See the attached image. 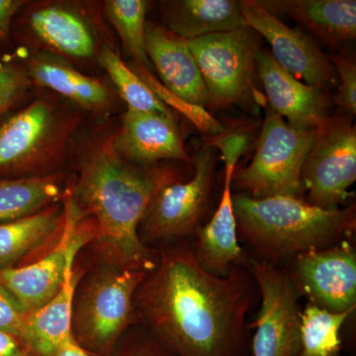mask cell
<instances>
[{"label":"cell","instance_id":"ac0fdd59","mask_svg":"<svg viewBox=\"0 0 356 356\" xmlns=\"http://www.w3.org/2000/svg\"><path fill=\"white\" fill-rule=\"evenodd\" d=\"M225 172L224 188L219 207L203 228L196 229L197 240L192 252L199 266L213 275L224 277L235 264H242L243 252L238 245V229L233 207L232 179Z\"/></svg>","mask_w":356,"mask_h":356},{"label":"cell","instance_id":"603a6c76","mask_svg":"<svg viewBox=\"0 0 356 356\" xmlns=\"http://www.w3.org/2000/svg\"><path fill=\"white\" fill-rule=\"evenodd\" d=\"M64 222V209L51 205L30 216L0 222V269L19 266L33 252L58 240Z\"/></svg>","mask_w":356,"mask_h":356},{"label":"cell","instance_id":"cb8c5ba5","mask_svg":"<svg viewBox=\"0 0 356 356\" xmlns=\"http://www.w3.org/2000/svg\"><path fill=\"white\" fill-rule=\"evenodd\" d=\"M62 173L20 178H0V222L38 213L63 201L67 187Z\"/></svg>","mask_w":356,"mask_h":356},{"label":"cell","instance_id":"d6a6232c","mask_svg":"<svg viewBox=\"0 0 356 356\" xmlns=\"http://www.w3.org/2000/svg\"><path fill=\"white\" fill-rule=\"evenodd\" d=\"M112 356H175L144 329L130 332L117 344Z\"/></svg>","mask_w":356,"mask_h":356},{"label":"cell","instance_id":"9c48e42d","mask_svg":"<svg viewBox=\"0 0 356 356\" xmlns=\"http://www.w3.org/2000/svg\"><path fill=\"white\" fill-rule=\"evenodd\" d=\"M356 180V128L353 116L339 112L330 116L302 170V184L309 204L325 210L339 209L350 196Z\"/></svg>","mask_w":356,"mask_h":356},{"label":"cell","instance_id":"1f68e13d","mask_svg":"<svg viewBox=\"0 0 356 356\" xmlns=\"http://www.w3.org/2000/svg\"><path fill=\"white\" fill-rule=\"evenodd\" d=\"M27 315L18 299L0 281V331L21 339Z\"/></svg>","mask_w":356,"mask_h":356},{"label":"cell","instance_id":"484cf974","mask_svg":"<svg viewBox=\"0 0 356 356\" xmlns=\"http://www.w3.org/2000/svg\"><path fill=\"white\" fill-rule=\"evenodd\" d=\"M147 3L144 0H109L105 2L104 11L118 33L126 53L135 64L149 70L152 65L146 51Z\"/></svg>","mask_w":356,"mask_h":356},{"label":"cell","instance_id":"4fadbf2b","mask_svg":"<svg viewBox=\"0 0 356 356\" xmlns=\"http://www.w3.org/2000/svg\"><path fill=\"white\" fill-rule=\"evenodd\" d=\"M241 8L248 27L266 40L271 56L283 70L316 88L325 89L336 83L331 60L305 33L283 23L259 1L243 0Z\"/></svg>","mask_w":356,"mask_h":356},{"label":"cell","instance_id":"2e32d148","mask_svg":"<svg viewBox=\"0 0 356 356\" xmlns=\"http://www.w3.org/2000/svg\"><path fill=\"white\" fill-rule=\"evenodd\" d=\"M27 27L42 46L58 57L88 60L99 53L93 23L74 6L49 3L36 7L28 14Z\"/></svg>","mask_w":356,"mask_h":356},{"label":"cell","instance_id":"e575fe53","mask_svg":"<svg viewBox=\"0 0 356 356\" xmlns=\"http://www.w3.org/2000/svg\"><path fill=\"white\" fill-rule=\"evenodd\" d=\"M0 356H35L19 337L0 331Z\"/></svg>","mask_w":356,"mask_h":356},{"label":"cell","instance_id":"5bb4252c","mask_svg":"<svg viewBox=\"0 0 356 356\" xmlns=\"http://www.w3.org/2000/svg\"><path fill=\"white\" fill-rule=\"evenodd\" d=\"M257 74L266 89L269 108L288 125L304 131H318L329 119V97L324 89L302 83L283 70L269 51H257Z\"/></svg>","mask_w":356,"mask_h":356},{"label":"cell","instance_id":"4dcf8cb0","mask_svg":"<svg viewBox=\"0 0 356 356\" xmlns=\"http://www.w3.org/2000/svg\"><path fill=\"white\" fill-rule=\"evenodd\" d=\"M332 65L339 79V88L334 96V103L346 113L355 116L356 114V65L350 56H332Z\"/></svg>","mask_w":356,"mask_h":356},{"label":"cell","instance_id":"8fae6325","mask_svg":"<svg viewBox=\"0 0 356 356\" xmlns=\"http://www.w3.org/2000/svg\"><path fill=\"white\" fill-rule=\"evenodd\" d=\"M257 281L261 305L248 329H255L254 356H299L301 351L300 314L301 297L286 270L262 261L248 266Z\"/></svg>","mask_w":356,"mask_h":356},{"label":"cell","instance_id":"4316f807","mask_svg":"<svg viewBox=\"0 0 356 356\" xmlns=\"http://www.w3.org/2000/svg\"><path fill=\"white\" fill-rule=\"evenodd\" d=\"M97 58L108 72L122 99L128 105V109L173 115L172 110L156 97L142 79L121 60L116 51L103 46Z\"/></svg>","mask_w":356,"mask_h":356},{"label":"cell","instance_id":"7a4b0ae2","mask_svg":"<svg viewBox=\"0 0 356 356\" xmlns=\"http://www.w3.org/2000/svg\"><path fill=\"white\" fill-rule=\"evenodd\" d=\"M77 158V177L69 188L79 207L96 224L92 241L104 266L153 270L158 255L142 242L139 227L154 196L166 185L181 181L172 165H136L115 151L111 135L84 140Z\"/></svg>","mask_w":356,"mask_h":356},{"label":"cell","instance_id":"7c38bea8","mask_svg":"<svg viewBox=\"0 0 356 356\" xmlns=\"http://www.w3.org/2000/svg\"><path fill=\"white\" fill-rule=\"evenodd\" d=\"M291 275L309 303L332 312L355 310L356 254L348 240L295 257Z\"/></svg>","mask_w":356,"mask_h":356},{"label":"cell","instance_id":"f1b7e54d","mask_svg":"<svg viewBox=\"0 0 356 356\" xmlns=\"http://www.w3.org/2000/svg\"><path fill=\"white\" fill-rule=\"evenodd\" d=\"M32 83L25 67L0 58V119L23 102Z\"/></svg>","mask_w":356,"mask_h":356},{"label":"cell","instance_id":"52a82bcc","mask_svg":"<svg viewBox=\"0 0 356 356\" xmlns=\"http://www.w3.org/2000/svg\"><path fill=\"white\" fill-rule=\"evenodd\" d=\"M187 44L207 89L209 108L225 109L232 105L254 108L255 57L261 46V36L254 30L245 26L187 40Z\"/></svg>","mask_w":356,"mask_h":356},{"label":"cell","instance_id":"ffe728a7","mask_svg":"<svg viewBox=\"0 0 356 356\" xmlns=\"http://www.w3.org/2000/svg\"><path fill=\"white\" fill-rule=\"evenodd\" d=\"M259 2L274 15L282 13L298 21L327 43L337 44L355 39V0H266Z\"/></svg>","mask_w":356,"mask_h":356},{"label":"cell","instance_id":"d6986e66","mask_svg":"<svg viewBox=\"0 0 356 356\" xmlns=\"http://www.w3.org/2000/svg\"><path fill=\"white\" fill-rule=\"evenodd\" d=\"M25 69L32 83L55 91L81 108L105 112L112 106L113 96L104 83L81 74L58 56L37 54Z\"/></svg>","mask_w":356,"mask_h":356},{"label":"cell","instance_id":"277c9868","mask_svg":"<svg viewBox=\"0 0 356 356\" xmlns=\"http://www.w3.org/2000/svg\"><path fill=\"white\" fill-rule=\"evenodd\" d=\"M81 122L76 112L44 98L0 121V178L58 172Z\"/></svg>","mask_w":356,"mask_h":356},{"label":"cell","instance_id":"9a60e30c","mask_svg":"<svg viewBox=\"0 0 356 356\" xmlns=\"http://www.w3.org/2000/svg\"><path fill=\"white\" fill-rule=\"evenodd\" d=\"M117 154L136 165H154L161 159L191 163L173 115L128 109L112 134Z\"/></svg>","mask_w":356,"mask_h":356},{"label":"cell","instance_id":"f546056e","mask_svg":"<svg viewBox=\"0 0 356 356\" xmlns=\"http://www.w3.org/2000/svg\"><path fill=\"white\" fill-rule=\"evenodd\" d=\"M250 126L242 124L231 130H224L219 135L207 137L206 142L221 151L225 170L235 172L238 159L250 147Z\"/></svg>","mask_w":356,"mask_h":356},{"label":"cell","instance_id":"5b68a950","mask_svg":"<svg viewBox=\"0 0 356 356\" xmlns=\"http://www.w3.org/2000/svg\"><path fill=\"white\" fill-rule=\"evenodd\" d=\"M147 273L104 266L77 285L72 332L92 356H112L136 318L134 296Z\"/></svg>","mask_w":356,"mask_h":356},{"label":"cell","instance_id":"7402d4cb","mask_svg":"<svg viewBox=\"0 0 356 356\" xmlns=\"http://www.w3.org/2000/svg\"><path fill=\"white\" fill-rule=\"evenodd\" d=\"M168 30L185 40L229 32L248 26L241 1L179 0L166 2Z\"/></svg>","mask_w":356,"mask_h":356},{"label":"cell","instance_id":"30bf717a","mask_svg":"<svg viewBox=\"0 0 356 356\" xmlns=\"http://www.w3.org/2000/svg\"><path fill=\"white\" fill-rule=\"evenodd\" d=\"M188 181L166 185L154 196L139 227L142 242L170 243L191 236L199 228L214 178V147L206 144L194 161Z\"/></svg>","mask_w":356,"mask_h":356},{"label":"cell","instance_id":"8992f818","mask_svg":"<svg viewBox=\"0 0 356 356\" xmlns=\"http://www.w3.org/2000/svg\"><path fill=\"white\" fill-rule=\"evenodd\" d=\"M317 135L318 131L291 127L266 108L252 163L235 170L232 185L255 199H302V170Z\"/></svg>","mask_w":356,"mask_h":356},{"label":"cell","instance_id":"836d02e7","mask_svg":"<svg viewBox=\"0 0 356 356\" xmlns=\"http://www.w3.org/2000/svg\"><path fill=\"white\" fill-rule=\"evenodd\" d=\"M25 3L21 0H0V46L8 41L13 19Z\"/></svg>","mask_w":356,"mask_h":356},{"label":"cell","instance_id":"d590c367","mask_svg":"<svg viewBox=\"0 0 356 356\" xmlns=\"http://www.w3.org/2000/svg\"><path fill=\"white\" fill-rule=\"evenodd\" d=\"M54 356H92L76 343L74 336L58 346Z\"/></svg>","mask_w":356,"mask_h":356},{"label":"cell","instance_id":"d4e9b609","mask_svg":"<svg viewBox=\"0 0 356 356\" xmlns=\"http://www.w3.org/2000/svg\"><path fill=\"white\" fill-rule=\"evenodd\" d=\"M353 311L332 313L307 304L300 314L301 351L299 356H339V332Z\"/></svg>","mask_w":356,"mask_h":356},{"label":"cell","instance_id":"44dd1931","mask_svg":"<svg viewBox=\"0 0 356 356\" xmlns=\"http://www.w3.org/2000/svg\"><path fill=\"white\" fill-rule=\"evenodd\" d=\"M74 266L67 270L58 294L26 318L21 341L35 356H54L58 346L72 337V304L81 274Z\"/></svg>","mask_w":356,"mask_h":356},{"label":"cell","instance_id":"83f0119b","mask_svg":"<svg viewBox=\"0 0 356 356\" xmlns=\"http://www.w3.org/2000/svg\"><path fill=\"white\" fill-rule=\"evenodd\" d=\"M131 69L142 79L149 88L156 95L165 106L170 110H177L178 113L184 115L189 121L207 137L219 135L225 130L224 126L216 120L208 110L199 105L186 102L165 88L156 76L144 65L133 63Z\"/></svg>","mask_w":356,"mask_h":356},{"label":"cell","instance_id":"3957f363","mask_svg":"<svg viewBox=\"0 0 356 356\" xmlns=\"http://www.w3.org/2000/svg\"><path fill=\"white\" fill-rule=\"evenodd\" d=\"M233 207L238 238L273 266L348 240L356 229L355 204L325 210L303 199L236 194Z\"/></svg>","mask_w":356,"mask_h":356},{"label":"cell","instance_id":"ba28073f","mask_svg":"<svg viewBox=\"0 0 356 356\" xmlns=\"http://www.w3.org/2000/svg\"><path fill=\"white\" fill-rule=\"evenodd\" d=\"M65 222L62 233L41 259L24 266L0 269V281L13 292L28 314L37 311L60 291L77 252L96 236V224L70 195L64 199Z\"/></svg>","mask_w":356,"mask_h":356},{"label":"cell","instance_id":"6da1fadb","mask_svg":"<svg viewBox=\"0 0 356 356\" xmlns=\"http://www.w3.org/2000/svg\"><path fill=\"white\" fill-rule=\"evenodd\" d=\"M259 287L248 267L224 277L199 266L192 248L161 250L134 296L143 329L175 356H243L245 318Z\"/></svg>","mask_w":356,"mask_h":356},{"label":"cell","instance_id":"e0dca14e","mask_svg":"<svg viewBox=\"0 0 356 356\" xmlns=\"http://www.w3.org/2000/svg\"><path fill=\"white\" fill-rule=\"evenodd\" d=\"M146 51L166 88L186 102L208 107L207 89L187 40L147 22Z\"/></svg>","mask_w":356,"mask_h":356}]
</instances>
